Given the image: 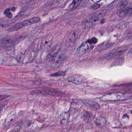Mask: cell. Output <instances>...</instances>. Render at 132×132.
<instances>
[{"label": "cell", "instance_id": "obj_1", "mask_svg": "<svg viewBox=\"0 0 132 132\" xmlns=\"http://www.w3.org/2000/svg\"><path fill=\"white\" fill-rule=\"evenodd\" d=\"M40 21V18L39 17H34L14 25L9 28L7 31L9 32L17 31L24 27L37 23Z\"/></svg>", "mask_w": 132, "mask_h": 132}, {"label": "cell", "instance_id": "obj_2", "mask_svg": "<svg viewBox=\"0 0 132 132\" xmlns=\"http://www.w3.org/2000/svg\"><path fill=\"white\" fill-rule=\"evenodd\" d=\"M67 80L76 85H81L87 82L88 80L84 76L81 75H74L70 76Z\"/></svg>", "mask_w": 132, "mask_h": 132}, {"label": "cell", "instance_id": "obj_3", "mask_svg": "<svg viewBox=\"0 0 132 132\" xmlns=\"http://www.w3.org/2000/svg\"><path fill=\"white\" fill-rule=\"evenodd\" d=\"M128 95L126 94L121 93H114L106 95L103 97V98L105 100L108 101H114V100H124L129 98Z\"/></svg>", "mask_w": 132, "mask_h": 132}, {"label": "cell", "instance_id": "obj_4", "mask_svg": "<svg viewBox=\"0 0 132 132\" xmlns=\"http://www.w3.org/2000/svg\"><path fill=\"white\" fill-rule=\"evenodd\" d=\"M1 45L3 48L8 53H13L14 52V43L11 39H6L2 41Z\"/></svg>", "mask_w": 132, "mask_h": 132}, {"label": "cell", "instance_id": "obj_5", "mask_svg": "<svg viewBox=\"0 0 132 132\" xmlns=\"http://www.w3.org/2000/svg\"><path fill=\"white\" fill-rule=\"evenodd\" d=\"M65 60L64 54H59L55 57L51 62V65L54 68H59L62 67Z\"/></svg>", "mask_w": 132, "mask_h": 132}, {"label": "cell", "instance_id": "obj_6", "mask_svg": "<svg viewBox=\"0 0 132 132\" xmlns=\"http://www.w3.org/2000/svg\"><path fill=\"white\" fill-rule=\"evenodd\" d=\"M31 95H54L56 94L53 90L48 89H38L31 91L29 92Z\"/></svg>", "mask_w": 132, "mask_h": 132}, {"label": "cell", "instance_id": "obj_7", "mask_svg": "<svg viewBox=\"0 0 132 132\" xmlns=\"http://www.w3.org/2000/svg\"><path fill=\"white\" fill-rule=\"evenodd\" d=\"M79 101L84 105L95 111H98L100 108V105L96 102L85 99H81Z\"/></svg>", "mask_w": 132, "mask_h": 132}, {"label": "cell", "instance_id": "obj_8", "mask_svg": "<svg viewBox=\"0 0 132 132\" xmlns=\"http://www.w3.org/2000/svg\"><path fill=\"white\" fill-rule=\"evenodd\" d=\"M77 35L76 32H73L69 34L67 38L66 42V47H71L74 45L76 41Z\"/></svg>", "mask_w": 132, "mask_h": 132}, {"label": "cell", "instance_id": "obj_9", "mask_svg": "<svg viewBox=\"0 0 132 132\" xmlns=\"http://www.w3.org/2000/svg\"><path fill=\"white\" fill-rule=\"evenodd\" d=\"M126 49V47L124 46L115 48L114 50H112L110 53H108V55L106 56V58L108 59H111L114 58L121 55L122 53L125 51Z\"/></svg>", "mask_w": 132, "mask_h": 132}, {"label": "cell", "instance_id": "obj_10", "mask_svg": "<svg viewBox=\"0 0 132 132\" xmlns=\"http://www.w3.org/2000/svg\"><path fill=\"white\" fill-rule=\"evenodd\" d=\"M89 50V46L87 42L82 43L77 50L76 54L79 56L83 55L87 53Z\"/></svg>", "mask_w": 132, "mask_h": 132}, {"label": "cell", "instance_id": "obj_11", "mask_svg": "<svg viewBox=\"0 0 132 132\" xmlns=\"http://www.w3.org/2000/svg\"><path fill=\"white\" fill-rule=\"evenodd\" d=\"M132 10L131 8L123 7L118 10L117 14L119 16L121 17L126 16L127 15L131 14Z\"/></svg>", "mask_w": 132, "mask_h": 132}, {"label": "cell", "instance_id": "obj_12", "mask_svg": "<svg viewBox=\"0 0 132 132\" xmlns=\"http://www.w3.org/2000/svg\"><path fill=\"white\" fill-rule=\"evenodd\" d=\"M95 124L97 126L102 128H104L106 126V120L104 117H100L98 118L95 121Z\"/></svg>", "mask_w": 132, "mask_h": 132}, {"label": "cell", "instance_id": "obj_13", "mask_svg": "<svg viewBox=\"0 0 132 132\" xmlns=\"http://www.w3.org/2000/svg\"><path fill=\"white\" fill-rule=\"evenodd\" d=\"M70 114L68 112H63L60 116L61 122L63 123L67 122L69 118Z\"/></svg>", "mask_w": 132, "mask_h": 132}, {"label": "cell", "instance_id": "obj_14", "mask_svg": "<svg viewBox=\"0 0 132 132\" xmlns=\"http://www.w3.org/2000/svg\"><path fill=\"white\" fill-rule=\"evenodd\" d=\"M82 1L83 0H74L69 6V9L70 10H74L79 6Z\"/></svg>", "mask_w": 132, "mask_h": 132}, {"label": "cell", "instance_id": "obj_15", "mask_svg": "<svg viewBox=\"0 0 132 132\" xmlns=\"http://www.w3.org/2000/svg\"><path fill=\"white\" fill-rule=\"evenodd\" d=\"M44 47L45 48L48 49L50 47L52 43V40L49 39V40H45L44 41Z\"/></svg>", "mask_w": 132, "mask_h": 132}, {"label": "cell", "instance_id": "obj_16", "mask_svg": "<svg viewBox=\"0 0 132 132\" xmlns=\"http://www.w3.org/2000/svg\"><path fill=\"white\" fill-rule=\"evenodd\" d=\"M64 75H65V72L63 71H59L56 73L52 74L50 75V76L52 77H57L64 76Z\"/></svg>", "mask_w": 132, "mask_h": 132}, {"label": "cell", "instance_id": "obj_17", "mask_svg": "<svg viewBox=\"0 0 132 132\" xmlns=\"http://www.w3.org/2000/svg\"><path fill=\"white\" fill-rule=\"evenodd\" d=\"M4 14L7 18L11 19L12 17V14L11 11L10 9H6L4 11Z\"/></svg>", "mask_w": 132, "mask_h": 132}, {"label": "cell", "instance_id": "obj_18", "mask_svg": "<svg viewBox=\"0 0 132 132\" xmlns=\"http://www.w3.org/2000/svg\"><path fill=\"white\" fill-rule=\"evenodd\" d=\"M97 39L96 38H93L91 39H89L88 41V43H89L90 45L92 44H95L97 42Z\"/></svg>", "mask_w": 132, "mask_h": 132}, {"label": "cell", "instance_id": "obj_19", "mask_svg": "<svg viewBox=\"0 0 132 132\" xmlns=\"http://www.w3.org/2000/svg\"><path fill=\"white\" fill-rule=\"evenodd\" d=\"M124 60L123 59H120L118 60L114 63L113 65H121L124 62Z\"/></svg>", "mask_w": 132, "mask_h": 132}, {"label": "cell", "instance_id": "obj_20", "mask_svg": "<svg viewBox=\"0 0 132 132\" xmlns=\"http://www.w3.org/2000/svg\"><path fill=\"white\" fill-rule=\"evenodd\" d=\"M7 104V102L6 101L2 102L0 103V112L2 111L4 108Z\"/></svg>", "mask_w": 132, "mask_h": 132}, {"label": "cell", "instance_id": "obj_21", "mask_svg": "<svg viewBox=\"0 0 132 132\" xmlns=\"http://www.w3.org/2000/svg\"><path fill=\"white\" fill-rule=\"evenodd\" d=\"M9 97V95H0V101L4 99H6L7 98Z\"/></svg>", "mask_w": 132, "mask_h": 132}, {"label": "cell", "instance_id": "obj_22", "mask_svg": "<svg viewBox=\"0 0 132 132\" xmlns=\"http://www.w3.org/2000/svg\"><path fill=\"white\" fill-rule=\"evenodd\" d=\"M100 7V5L99 4H96L93 5L92 8L93 9H97L99 8Z\"/></svg>", "mask_w": 132, "mask_h": 132}, {"label": "cell", "instance_id": "obj_23", "mask_svg": "<svg viewBox=\"0 0 132 132\" xmlns=\"http://www.w3.org/2000/svg\"><path fill=\"white\" fill-rule=\"evenodd\" d=\"M124 116H125V117H123V118H129L128 116V115L127 114H125L124 115Z\"/></svg>", "mask_w": 132, "mask_h": 132}, {"label": "cell", "instance_id": "obj_24", "mask_svg": "<svg viewBox=\"0 0 132 132\" xmlns=\"http://www.w3.org/2000/svg\"><path fill=\"white\" fill-rule=\"evenodd\" d=\"M15 10V7H13L12 8L11 10L12 11H14Z\"/></svg>", "mask_w": 132, "mask_h": 132}, {"label": "cell", "instance_id": "obj_25", "mask_svg": "<svg viewBox=\"0 0 132 132\" xmlns=\"http://www.w3.org/2000/svg\"><path fill=\"white\" fill-rule=\"evenodd\" d=\"M59 0H55V1L56 2H58Z\"/></svg>", "mask_w": 132, "mask_h": 132}]
</instances>
